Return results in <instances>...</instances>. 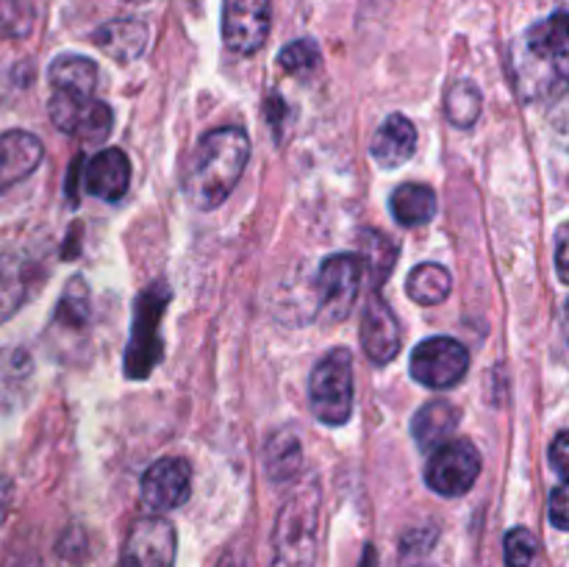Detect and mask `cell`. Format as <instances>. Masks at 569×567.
I'll use <instances>...</instances> for the list:
<instances>
[{
	"label": "cell",
	"mask_w": 569,
	"mask_h": 567,
	"mask_svg": "<svg viewBox=\"0 0 569 567\" xmlns=\"http://www.w3.org/2000/svg\"><path fill=\"white\" fill-rule=\"evenodd\" d=\"M189 493H192V465L181 456H164V459L153 461L144 470L142 487H139L142 504L153 515H164V511L183 506Z\"/></svg>",
	"instance_id": "obj_11"
},
{
	"label": "cell",
	"mask_w": 569,
	"mask_h": 567,
	"mask_svg": "<svg viewBox=\"0 0 569 567\" xmlns=\"http://www.w3.org/2000/svg\"><path fill=\"white\" fill-rule=\"evenodd\" d=\"M167 300H170V289L164 284H153L137 298L131 339H128L126 359H122V370L128 378H148L164 356V339H161L159 326Z\"/></svg>",
	"instance_id": "obj_5"
},
{
	"label": "cell",
	"mask_w": 569,
	"mask_h": 567,
	"mask_svg": "<svg viewBox=\"0 0 569 567\" xmlns=\"http://www.w3.org/2000/svg\"><path fill=\"white\" fill-rule=\"evenodd\" d=\"M409 370L422 387L450 389L470 370V354L453 337H428L411 354Z\"/></svg>",
	"instance_id": "obj_8"
},
{
	"label": "cell",
	"mask_w": 569,
	"mask_h": 567,
	"mask_svg": "<svg viewBox=\"0 0 569 567\" xmlns=\"http://www.w3.org/2000/svg\"><path fill=\"white\" fill-rule=\"evenodd\" d=\"M320 500V484L315 478L289 489L272 531V567H317Z\"/></svg>",
	"instance_id": "obj_3"
},
{
	"label": "cell",
	"mask_w": 569,
	"mask_h": 567,
	"mask_svg": "<svg viewBox=\"0 0 569 567\" xmlns=\"http://www.w3.org/2000/svg\"><path fill=\"white\" fill-rule=\"evenodd\" d=\"M503 550H506V565L509 567H533L539 554V543L533 537V531L517 526L511 528L503 537Z\"/></svg>",
	"instance_id": "obj_26"
},
{
	"label": "cell",
	"mask_w": 569,
	"mask_h": 567,
	"mask_svg": "<svg viewBox=\"0 0 569 567\" xmlns=\"http://www.w3.org/2000/svg\"><path fill=\"white\" fill-rule=\"evenodd\" d=\"M550 523H553L559 531H567L569 528V493H567V481H559L553 487V493H550Z\"/></svg>",
	"instance_id": "obj_29"
},
{
	"label": "cell",
	"mask_w": 569,
	"mask_h": 567,
	"mask_svg": "<svg viewBox=\"0 0 569 567\" xmlns=\"http://www.w3.org/2000/svg\"><path fill=\"white\" fill-rule=\"evenodd\" d=\"M361 267L359 256L337 253L322 261L317 272V320L326 326L348 320L356 298L361 289Z\"/></svg>",
	"instance_id": "obj_6"
},
{
	"label": "cell",
	"mask_w": 569,
	"mask_h": 567,
	"mask_svg": "<svg viewBox=\"0 0 569 567\" xmlns=\"http://www.w3.org/2000/svg\"><path fill=\"white\" fill-rule=\"evenodd\" d=\"M550 465H553L559 481H567V461H569V434L561 431L550 445Z\"/></svg>",
	"instance_id": "obj_30"
},
{
	"label": "cell",
	"mask_w": 569,
	"mask_h": 567,
	"mask_svg": "<svg viewBox=\"0 0 569 567\" xmlns=\"http://www.w3.org/2000/svg\"><path fill=\"white\" fill-rule=\"evenodd\" d=\"M33 9L26 0H0V39H20L31 31Z\"/></svg>",
	"instance_id": "obj_28"
},
{
	"label": "cell",
	"mask_w": 569,
	"mask_h": 567,
	"mask_svg": "<svg viewBox=\"0 0 569 567\" xmlns=\"http://www.w3.org/2000/svg\"><path fill=\"white\" fill-rule=\"evenodd\" d=\"M48 81L53 92L78 94V98H94L98 87V64L87 56L64 53L50 61Z\"/></svg>",
	"instance_id": "obj_18"
},
{
	"label": "cell",
	"mask_w": 569,
	"mask_h": 567,
	"mask_svg": "<svg viewBox=\"0 0 569 567\" xmlns=\"http://www.w3.org/2000/svg\"><path fill=\"white\" fill-rule=\"evenodd\" d=\"M148 26L137 17H117V20L103 22L98 31L92 33L94 44L103 50L109 59L128 64V61L139 59L148 48Z\"/></svg>",
	"instance_id": "obj_15"
},
{
	"label": "cell",
	"mask_w": 569,
	"mask_h": 567,
	"mask_svg": "<svg viewBox=\"0 0 569 567\" xmlns=\"http://www.w3.org/2000/svg\"><path fill=\"white\" fill-rule=\"evenodd\" d=\"M28 295L26 265L17 256H0V326L17 315Z\"/></svg>",
	"instance_id": "obj_24"
},
{
	"label": "cell",
	"mask_w": 569,
	"mask_h": 567,
	"mask_svg": "<svg viewBox=\"0 0 569 567\" xmlns=\"http://www.w3.org/2000/svg\"><path fill=\"white\" fill-rule=\"evenodd\" d=\"M359 339L367 359L378 367L389 365V361L400 354V348H403V331H400V322L398 317H395L392 306L383 300L381 289H372V295L367 298L365 311H361Z\"/></svg>",
	"instance_id": "obj_12"
},
{
	"label": "cell",
	"mask_w": 569,
	"mask_h": 567,
	"mask_svg": "<svg viewBox=\"0 0 569 567\" xmlns=\"http://www.w3.org/2000/svg\"><path fill=\"white\" fill-rule=\"evenodd\" d=\"M131 183V161L120 148H103L87 165V192L100 200H120Z\"/></svg>",
	"instance_id": "obj_14"
},
{
	"label": "cell",
	"mask_w": 569,
	"mask_h": 567,
	"mask_svg": "<svg viewBox=\"0 0 569 567\" xmlns=\"http://www.w3.org/2000/svg\"><path fill=\"white\" fill-rule=\"evenodd\" d=\"M176 526L161 515H150L131 526L117 567H176Z\"/></svg>",
	"instance_id": "obj_9"
},
{
	"label": "cell",
	"mask_w": 569,
	"mask_h": 567,
	"mask_svg": "<svg viewBox=\"0 0 569 567\" xmlns=\"http://www.w3.org/2000/svg\"><path fill=\"white\" fill-rule=\"evenodd\" d=\"M264 467L270 481L289 484L300 476L303 470V448L295 431H278L272 434L264 450Z\"/></svg>",
	"instance_id": "obj_20"
},
{
	"label": "cell",
	"mask_w": 569,
	"mask_h": 567,
	"mask_svg": "<svg viewBox=\"0 0 569 567\" xmlns=\"http://www.w3.org/2000/svg\"><path fill=\"white\" fill-rule=\"evenodd\" d=\"M567 67L569 26L565 9L531 26L511 44V76L517 94L528 103H550L561 98L567 89Z\"/></svg>",
	"instance_id": "obj_1"
},
{
	"label": "cell",
	"mask_w": 569,
	"mask_h": 567,
	"mask_svg": "<svg viewBox=\"0 0 569 567\" xmlns=\"http://www.w3.org/2000/svg\"><path fill=\"white\" fill-rule=\"evenodd\" d=\"M270 0H222V42L233 53H259L270 37Z\"/></svg>",
	"instance_id": "obj_10"
},
{
	"label": "cell",
	"mask_w": 569,
	"mask_h": 567,
	"mask_svg": "<svg viewBox=\"0 0 569 567\" xmlns=\"http://www.w3.org/2000/svg\"><path fill=\"white\" fill-rule=\"evenodd\" d=\"M437 192H433L428 183H400L392 192V200H389V209H392L395 220L406 228L426 226L437 217Z\"/></svg>",
	"instance_id": "obj_19"
},
{
	"label": "cell",
	"mask_w": 569,
	"mask_h": 567,
	"mask_svg": "<svg viewBox=\"0 0 569 567\" xmlns=\"http://www.w3.org/2000/svg\"><path fill=\"white\" fill-rule=\"evenodd\" d=\"M481 450L470 439H448L431 454L426 465V484L442 498H459L481 476Z\"/></svg>",
	"instance_id": "obj_7"
},
{
	"label": "cell",
	"mask_w": 569,
	"mask_h": 567,
	"mask_svg": "<svg viewBox=\"0 0 569 567\" xmlns=\"http://www.w3.org/2000/svg\"><path fill=\"white\" fill-rule=\"evenodd\" d=\"M417 128L409 117L389 115L372 133L370 153L381 167H400L415 156Z\"/></svg>",
	"instance_id": "obj_16"
},
{
	"label": "cell",
	"mask_w": 569,
	"mask_h": 567,
	"mask_svg": "<svg viewBox=\"0 0 569 567\" xmlns=\"http://www.w3.org/2000/svg\"><path fill=\"white\" fill-rule=\"evenodd\" d=\"M453 289V278H450L448 267L437 265V261H422L409 272L406 281V295L420 306H437Z\"/></svg>",
	"instance_id": "obj_21"
},
{
	"label": "cell",
	"mask_w": 569,
	"mask_h": 567,
	"mask_svg": "<svg viewBox=\"0 0 569 567\" xmlns=\"http://www.w3.org/2000/svg\"><path fill=\"white\" fill-rule=\"evenodd\" d=\"M6 567H39V559H33V556H26V559H11Z\"/></svg>",
	"instance_id": "obj_33"
},
{
	"label": "cell",
	"mask_w": 569,
	"mask_h": 567,
	"mask_svg": "<svg viewBox=\"0 0 569 567\" xmlns=\"http://www.w3.org/2000/svg\"><path fill=\"white\" fill-rule=\"evenodd\" d=\"M309 406L326 426H345L353 415V354L333 348L315 365L309 378Z\"/></svg>",
	"instance_id": "obj_4"
},
{
	"label": "cell",
	"mask_w": 569,
	"mask_h": 567,
	"mask_svg": "<svg viewBox=\"0 0 569 567\" xmlns=\"http://www.w3.org/2000/svg\"><path fill=\"white\" fill-rule=\"evenodd\" d=\"M250 159V137L244 128L226 126L203 133L183 176V195L200 211H211L228 200Z\"/></svg>",
	"instance_id": "obj_2"
},
{
	"label": "cell",
	"mask_w": 569,
	"mask_h": 567,
	"mask_svg": "<svg viewBox=\"0 0 569 567\" xmlns=\"http://www.w3.org/2000/svg\"><path fill=\"white\" fill-rule=\"evenodd\" d=\"M483 94L476 87V81L470 78H459V81L450 83L448 94H445V117L450 120V126L456 128H472L481 117Z\"/></svg>",
	"instance_id": "obj_22"
},
{
	"label": "cell",
	"mask_w": 569,
	"mask_h": 567,
	"mask_svg": "<svg viewBox=\"0 0 569 567\" xmlns=\"http://www.w3.org/2000/svg\"><path fill=\"white\" fill-rule=\"evenodd\" d=\"M11 500H14V484H11V478L0 476V523H3L6 515H9Z\"/></svg>",
	"instance_id": "obj_32"
},
{
	"label": "cell",
	"mask_w": 569,
	"mask_h": 567,
	"mask_svg": "<svg viewBox=\"0 0 569 567\" xmlns=\"http://www.w3.org/2000/svg\"><path fill=\"white\" fill-rule=\"evenodd\" d=\"M320 64V48L311 39H298V42H289L287 48L278 53V67L292 76H303V72H311Z\"/></svg>",
	"instance_id": "obj_27"
},
{
	"label": "cell",
	"mask_w": 569,
	"mask_h": 567,
	"mask_svg": "<svg viewBox=\"0 0 569 567\" xmlns=\"http://www.w3.org/2000/svg\"><path fill=\"white\" fill-rule=\"evenodd\" d=\"M87 317H89V287L81 276H76L70 278L64 295H61L59 304H56V320H59L61 326L83 328L87 326Z\"/></svg>",
	"instance_id": "obj_25"
},
{
	"label": "cell",
	"mask_w": 569,
	"mask_h": 567,
	"mask_svg": "<svg viewBox=\"0 0 569 567\" xmlns=\"http://www.w3.org/2000/svg\"><path fill=\"white\" fill-rule=\"evenodd\" d=\"M359 248L361 267H367V272H370L372 287L381 289V284L387 281L389 272H392L395 259H398V248H395L392 239L383 237L381 231H361Z\"/></svg>",
	"instance_id": "obj_23"
},
{
	"label": "cell",
	"mask_w": 569,
	"mask_h": 567,
	"mask_svg": "<svg viewBox=\"0 0 569 567\" xmlns=\"http://www.w3.org/2000/svg\"><path fill=\"white\" fill-rule=\"evenodd\" d=\"M44 159L42 139L31 131L0 133V195L14 183L26 181Z\"/></svg>",
	"instance_id": "obj_13"
},
{
	"label": "cell",
	"mask_w": 569,
	"mask_h": 567,
	"mask_svg": "<svg viewBox=\"0 0 569 567\" xmlns=\"http://www.w3.org/2000/svg\"><path fill=\"white\" fill-rule=\"evenodd\" d=\"M456 428H459V409L445 398L428 400L411 420V434L422 450H437L439 445L453 439Z\"/></svg>",
	"instance_id": "obj_17"
},
{
	"label": "cell",
	"mask_w": 569,
	"mask_h": 567,
	"mask_svg": "<svg viewBox=\"0 0 569 567\" xmlns=\"http://www.w3.org/2000/svg\"><path fill=\"white\" fill-rule=\"evenodd\" d=\"M567 248H569L567 226H561L559 233H556V272H559V281L561 284H569V256H567Z\"/></svg>",
	"instance_id": "obj_31"
}]
</instances>
